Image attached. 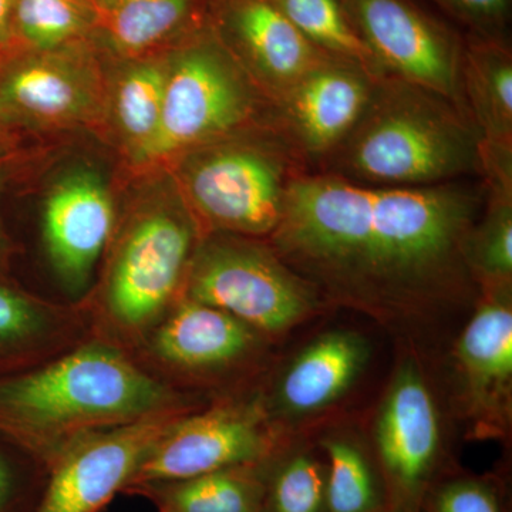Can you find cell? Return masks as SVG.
<instances>
[{"label":"cell","mask_w":512,"mask_h":512,"mask_svg":"<svg viewBox=\"0 0 512 512\" xmlns=\"http://www.w3.org/2000/svg\"><path fill=\"white\" fill-rule=\"evenodd\" d=\"M208 23L271 103L330 57L313 46L272 0H208Z\"/></svg>","instance_id":"obj_13"},{"label":"cell","mask_w":512,"mask_h":512,"mask_svg":"<svg viewBox=\"0 0 512 512\" xmlns=\"http://www.w3.org/2000/svg\"><path fill=\"white\" fill-rule=\"evenodd\" d=\"M184 414H158L77 441L50 468L36 512H100Z\"/></svg>","instance_id":"obj_11"},{"label":"cell","mask_w":512,"mask_h":512,"mask_svg":"<svg viewBox=\"0 0 512 512\" xmlns=\"http://www.w3.org/2000/svg\"><path fill=\"white\" fill-rule=\"evenodd\" d=\"M318 296L269 242L207 234L192 255L180 298L221 309L249 328L282 332L311 315Z\"/></svg>","instance_id":"obj_7"},{"label":"cell","mask_w":512,"mask_h":512,"mask_svg":"<svg viewBox=\"0 0 512 512\" xmlns=\"http://www.w3.org/2000/svg\"><path fill=\"white\" fill-rule=\"evenodd\" d=\"M266 453L268 439L254 407L225 406L194 416L184 414L148 451L124 490L252 466Z\"/></svg>","instance_id":"obj_12"},{"label":"cell","mask_w":512,"mask_h":512,"mask_svg":"<svg viewBox=\"0 0 512 512\" xmlns=\"http://www.w3.org/2000/svg\"><path fill=\"white\" fill-rule=\"evenodd\" d=\"M458 22L470 29V35L507 39L505 29L511 16V0H433Z\"/></svg>","instance_id":"obj_30"},{"label":"cell","mask_w":512,"mask_h":512,"mask_svg":"<svg viewBox=\"0 0 512 512\" xmlns=\"http://www.w3.org/2000/svg\"><path fill=\"white\" fill-rule=\"evenodd\" d=\"M276 8L320 52L359 64L382 79L379 67L357 36L343 0H272Z\"/></svg>","instance_id":"obj_26"},{"label":"cell","mask_w":512,"mask_h":512,"mask_svg":"<svg viewBox=\"0 0 512 512\" xmlns=\"http://www.w3.org/2000/svg\"><path fill=\"white\" fill-rule=\"evenodd\" d=\"M90 3L94 6V8L99 9L101 6V3L104 2V0H89Z\"/></svg>","instance_id":"obj_35"},{"label":"cell","mask_w":512,"mask_h":512,"mask_svg":"<svg viewBox=\"0 0 512 512\" xmlns=\"http://www.w3.org/2000/svg\"><path fill=\"white\" fill-rule=\"evenodd\" d=\"M433 512H501L497 495L480 481L460 480L434 495Z\"/></svg>","instance_id":"obj_31"},{"label":"cell","mask_w":512,"mask_h":512,"mask_svg":"<svg viewBox=\"0 0 512 512\" xmlns=\"http://www.w3.org/2000/svg\"><path fill=\"white\" fill-rule=\"evenodd\" d=\"M272 103L242 70L210 23L167 52L156 137L131 177L165 173L185 154L269 123Z\"/></svg>","instance_id":"obj_6"},{"label":"cell","mask_w":512,"mask_h":512,"mask_svg":"<svg viewBox=\"0 0 512 512\" xmlns=\"http://www.w3.org/2000/svg\"><path fill=\"white\" fill-rule=\"evenodd\" d=\"M367 360L365 340L348 332L316 339L289 367L281 403L292 413H312L335 402L355 382Z\"/></svg>","instance_id":"obj_19"},{"label":"cell","mask_w":512,"mask_h":512,"mask_svg":"<svg viewBox=\"0 0 512 512\" xmlns=\"http://www.w3.org/2000/svg\"><path fill=\"white\" fill-rule=\"evenodd\" d=\"M97 39L89 0H15L10 49L50 50Z\"/></svg>","instance_id":"obj_25"},{"label":"cell","mask_w":512,"mask_h":512,"mask_svg":"<svg viewBox=\"0 0 512 512\" xmlns=\"http://www.w3.org/2000/svg\"><path fill=\"white\" fill-rule=\"evenodd\" d=\"M379 80L359 64L326 57L272 103L269 123L306 171H319L359 123Z\"/></svg>","instance_id":"obj_10"},{"label":"cell","mask_w":512,"mask_h":512,"mask_svg":"<svg viewBox=\"0 0 512 512\" xmlns=\"http://www.w3.org/2000/svg\"><path fill=\"white\" fill-rule=\"evenodd\" d=\"M377 444L397 491L417 495L436 461L440 423L430 390L413 366L400 370L384 400Z\"/></svg>","instance_id":"obj_15"},{"label":"cell","mask_w":512,"mask_h":512,"mask_svg":"<svg viewBox=\"0 0 512 512\" xmlns=\"http://www.w3.org/2000/svg\"><path fill=\"white\" fill-rule=\"evenodd\" d=\"M481 180L485 204L468 239V265L487 284L511 282L512 168H487Z\"/></svg>","instance_id":"obj_23"},{"label":"cell","mask_w":512,"mask_h":512,"mask_svg":"<svg viewBox=\"0 0 512 512\" xmlns=\"http://www.w3.org/2000/svg\"><path fill=\"white\" fill-rule=\"evenodd\" d=\"M146 181L114 239L101 285L104 320L126 338L160 322L181 295L202 234L168 173Z\"/></svg>","instance_id":"obj_4"},{"label":"cell","mask_w":512,"mask_h":512,"mask_svg":"<svg viewBox=\"0 0 512 512\" xmlns=\"http://www.w3.org/2000/svg\"><path fill=\"white\" fill-rule=\"evenodd\" d=\"M69 319L0 278V373L28 367Z\"/></svg>","instance_id":"obj_24"},{"label":"cell","mask_w":512,"mask_h":512,"mask_svg":"<svg viewBox=\"0 0 512 512\" xmlns=\"http://www.w3.org/2000/svg\"><path fill=\"white\" fill-rule=\"evenodd\" d=\"M254 342L247 323L214 306L178 298L173 311L154 326L151 352L173 369L201 372L237 362Z\"/></svg>","instance_id":"obj_17"},{"label":"cell","mask_w":512,"mask_h":512,"mask_svg":"<svg viewBox=\"0 0 512 512\" xmlns=\"http://www.w3.org/2000/svg\"><path fill=\"white\" fill-rule=\"evenodd\" d=\"M15 0H0V55L12 47V19Z\"/></svg>","instance_id":"obj_34"},{"label":"cell","mask_w":512,"mask_h":512,"mask_svg":"<svg viewBox=\"0 0 512 512\" xmlns=\"http://www.w3.org/2000/svg\"><path fill=\"white\" fill-rule=\"evenodd\" d=\"M208 23V0H104L97 40L114 59L160 55Z\"/></svg>","instance_id":"obj_18"},{"label":"cell","mask_w":512,"mask_h":512,"mask_svg":"<svg viewBox=\"0 0 512 512\" xmlns=\"http://www.w3.org/2000/svg\"><path fill=\"white\" fill-rule=\"evenodd\" d=\"M326 507L329 512H373L377 507L375 476L365 456L346 441L326 443Z\"/></svg>","instance_id":"obj_27"},{"label":"cell","mask_w":512,"mask_h":512,"mask_svg":"<svg viewBox=\"0 0 512 512\" xmlns=\"http://www.w3.org/2000/svg\"><path fill=\"white\" fill-rule=\"evenodd\" d=\"M484 204L483 180L387 188L303 171L269 244L319 293L407 315L470 289L468 239Z\"/></svg>","instance_id":"obj_1"},{"label":"cell","mask_w":512,"mask_h":512,"mask_svg":"<svg viewBox=\"0 0 512 512\" xmlns=\"http://www.w3.org/2000/svg\"><path fill=\"white\" fill-rule=\"evenodd\" d=\"M23 158L25 156L0 160V197H2V192L5 191L6 185L12 180L16 170H19ZM13 255H15V245H13L12 238L9 237L8 231H6L2 214H0V278L6 279V276H8Z\"/></svg>","instance_id":"obj_32"},{"label":"cell","mask_w":512,"mask_h":512,"mask_svg":"<svg viewBox=\"0 0 512 512\" xmlns=\"http://www.w3.org/2000/svg\"><path fill=\"white\" fill-rule=\"evenodd\" d=\"M319 171L370 187L468 180L481 177L480 134L453 101L382 77L359 123Z\"/></svg>","instance_id":"obj_3"},{"label":"cell","mask_w":512,"mask_h":512,"mask_svg":"<svg viewBox=\"0 0 512 512\" xmlns=\"http://www.w3.org/2000/svg\"><path fill=\"white\" fill-rule=\"evenodd\" d=\"M25 156L23 134L0 124V160Z\"/></svg>","instance_id":"obj_33"},{"label":"cell","mask_w":512,"mask_h":512,"mask_svg":"<svg viewBox=\"0 0 512 512\" xmlns=\"http://www.w3.org/2000/svg\"><path fill=\"white\" fill-rule=\"evenodd\" d=\"M306 171L271 123L185 154L165 173L207 234L271 237L292 181Z\"/></svg>","instance_id":"obj_5"},{"label":"cell","mask_w":512,"mask_h":512,"mask_svg":"<svg viewBox=\"0 0 512 512\" xmlns=\"http://www.w3.org/2000/svg\"><path fill=\"white\" fill-rule=\"evenodd\" d=\"M254 466L228 468L187 480L134 485L123 493L143 495L158 512H261L265 487Z\"/></svg>","instance_id":"obj_22"},{"label":"cell","mask_w":512,"mask_h":512,"mask_svg":"<svg viewBox=\"0 0 512 512\" xmlns=\"http://www.w3.org/2000/svg\"><path fill=\"white\" fill-rule=\"evenodd\" d=\"M110 56L99 40L0 55V124L25 133L100 136Z\"/></svg>","instance_id":"obj_8"},{"label":"cell","mask_w":512,"mask_h":512,"mask_svg":"<svg viewBox=\"0 0 512 512\" xmlns=\"http://www.w3.org/2000/svg\"><path fill=\"white\" fill-rule=\"evenodd\" d=\"M357 36L383 77L416 84L468 116L460 37L414 0H343ZM471 117V116H470Z\"/></svg>","instance_id":"obj_9"},{"label":"cell","mask_w":512,"mask_h":512,"mask_svg":"<svg viewBox=\"0 0 512 512\" xmlns=\"http://www.w3.org/2000/svg\"><path fill=\"white\" fill-rule=\"evenodd\" d=\"M175 410H187L180 394L100 340L0 373V439L47 473L90 434Z\"/></svg>","instance_id":"obj_2"},{"label":"cell","mask_w":512,"mask_h":512,"mask_svg":"<svg viewBox=\"0 0 512 512\" xmlns=\"http://www.w3.org/2000/svg\"><path fill=\"white\" fill-rule=\"evenodd\" d=\"M116 204L106 178L86 165L60 175L42 208L47 256L69 291H82L116 229Z\"/></svg>","instance_id":"obj_14"},{"label":"cell","mask_w":512,"mask_h":512,"mask_svg":"<svg viewBox=\"0 0 512 512\" xmlns=\"http://www.w3.org/2000/svg\"><path fill=\"white\" fill-rule=\"evenodd\" d=\"M49 473L0 439V512H36Z\"/></svg>","instance_id":"obj_29"},{"label":"cell","mask_w":512,"mask_h":512,"mask_svg":"<svg viewBox=\"0 0 512 512\" xmlns=\"http://www.w3.org/2000/svg\"><path fill=\"white\" fill-rule=\"evenodd\" d=\"M167 52L136 59H114L109 55L99 137L117 151L128 173L140 163L160 126Z\"/></svg>","instance_id":"obj_16"},{"label":"cell","mask_w":512,"mask_h":512,"mask_svg":"<svg viewBox=\"0 0 512 512\" xmlns=\"http://www.w3.org/2000/svg\"><path fill=\"white\" fill-rule=\"evenodd\" d=\"M491 285L458 342V360L471 394L481 403L507 393L512 377L510 282Z\"/></svg>","instance_id":"obj_21"},{"label":"cell","mask_w":512,"mask_h":512,"mask_svg":"<svg viewBox=\"0 0 512 512\" xmlns=\"http://www.w3.org/2000/svg\"><path fill=\"white\" fill-rule=\"evenodd\" d=\"M268 512H322L326 507V474L315 458L293 457L279 468L269 488ZM262 511V510H261Z\"/></svg>","instance_id":"obj_28"},{"label":"cell","mask_w":512,"mask_h":512,"mask_svg":"<svg viewBox=\"0 0 512 512\" xmlns=\"http://www.w3.org/2000/svg\"><path fill=\"white\" fill-rule=\"evenodd\" d=\"M463 92L480 144L512 147V53L507 39L468 35Z\"/></svg>","instance_id":"obj_20"}]
</instances>
